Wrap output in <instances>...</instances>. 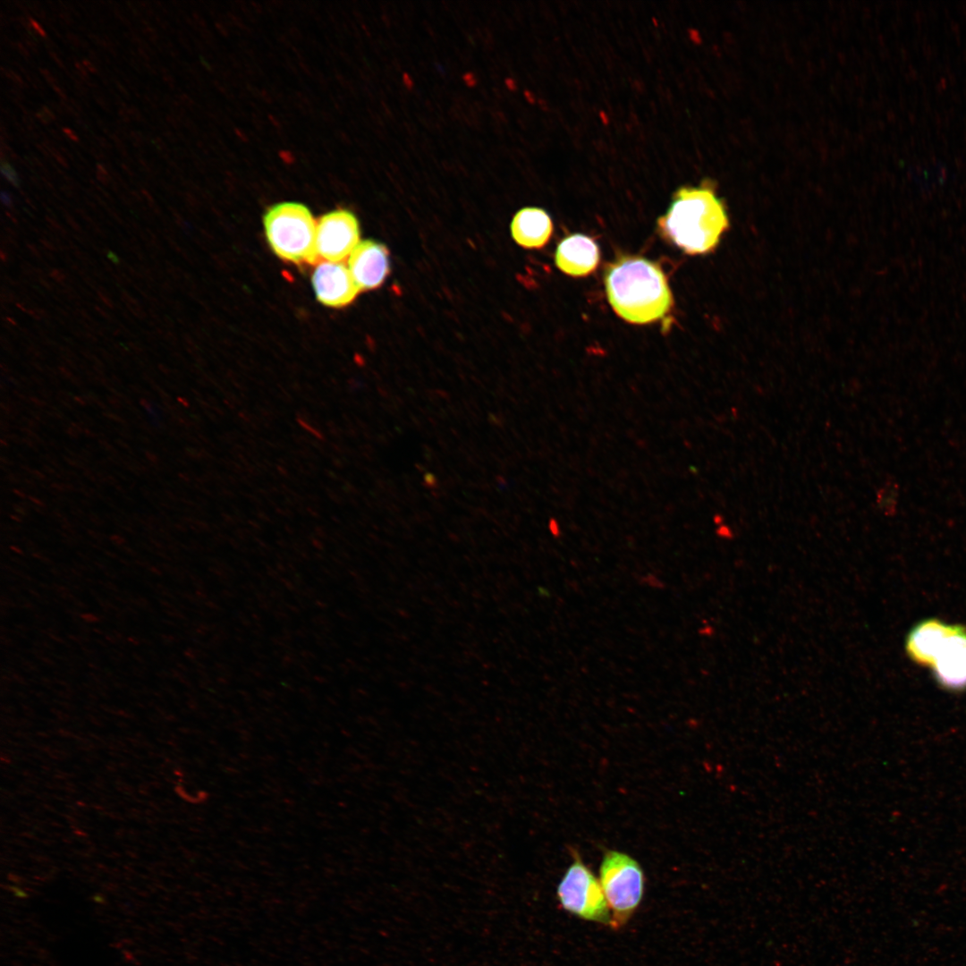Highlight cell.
<instances>
[{"label": "cell", "mask_w": 966, "mask_h": 966, "mask_svg": "<svg viewBox=\"0 0 966 966\" xmlns=\"http://www.w3.org/2000/svg\"><path fill=\"white\" fill-rule=\"evenodd\" d=\"M605 286L613 309L624 320L648 324L664 318L673 297L660 267L646 258L623 256L610 264Z\"/></svg>", "instance_id": "obj_1"}, {"label": "cell", "mask_w": 966, "mask_h": 966, "mask_svg": "<svg viewBox=\"0 0 966 966\" xmlns=\"http://www.w3.org/2000/svg\"><path fill=\"white\" fill-rule=\"evenodd\" d=\"M660 233L685 253L714 250L729 228L725 208L708 186L682 187L657 221Z\"/></svg>", "instance_id": "obj_2"}, {"label": "cell", "mask_w": 966, "mask_h": 966, "mask_svg": "<svg viewBox=\"0 0 966 966\" xmlns=\"http://www.w3.org/2000/svg\"><path fill=\"white\" fill-rule=\"evenodd\" d=\"M267 242L282 259L317 265L320 258L316 246L317 224L309 209L299 202H281L271 206L263 218Z\"/></svg>", "instance_id": "obj_3"}, {"label": "cell", "mask_w": 966, "mask_h": 966, "mask_svg": "<svg viewBox=\"0 0 966 966\" xmlns=\"http://www.w3.org/2000/svg\"><path fill=\"white\" fill-rule=\"evenodd\" d=\"M599 882L611 912V928L624 927L641 903L645 876L637 860L626 853L606 851L599 868Z\"/></svg>", "instance_id": "obj_4"}, {"label": "cell", "mask_w": 966, "mask_h": 966, "mask_svg": "<svg viewBox=\"0 0 966 966\" xmlns=\"http://www.w3.org/2000/svg\"><path fill=\"white\" fill-rule=\"evenodd\" d=\"M556 895L561 907L570 914L611 926V912L600 882L578 854L558 884Z\"/></svg>", "instance_id": "obj_5"}, {"label": "cell", "mask_w": 966, "mask_h": 966, "mask_svg": "<svg viewBox=\"0 0 966 966\" xmlns=\"http://www.w3.org/2000/svg\"><path fill=\"white\" fill-rule=\"evenodd\" d=\"M356 216L346 209L331 211L317 223L316 246L319 258L342 262L359 243Z\"/></svg>", "instance_id": "obj_6"}, {"label": "cell", "mask_w": 966, "mask_h": 966, "mask_svg": "<svg viewBox=\"0 0 966 966\" xmlns=\"http://www.w3.org/2000/svg\"><path fill=\"white\" fill-rule=\"evenodd\" d=\"M930 667L944 687L951 690L966 688V629L951 625Z\"/></svg>", "instance_id": "obj_7"}, {"label": "cell", "mask_w": 966, "mask_h": 966, "mask_svg": "<svg viewBox=\"0 0 966 966\" xmlns=\"http://www.w3.org/2000/svg\"><path fill=\"white\" fill-rule=\"evenodd\" d=\"M311 282L317 299L328 307L347 306L360 292L349 268L342 262L318 263Z\"/></svg>", "instance_id": "obj_8"}, {"label": "cell", "mask_w": 966, "mask_h": 966, "mask_svg": "<svg viewBox=\"0 0 966 966\" xmlns=\"http://www.w3.org/2000/svg\"><path fill=\"white\" fill-rule=\"evenodd\" d=\"M348 268L360 291L377 288L390 271L388 250L371 240L359 242L349 257Z\"/></svg>", "instance_id": "obj_9"}, {"label": "cell", "mask_w": 966, "mask_h": 966, "mask_svg": "<svg viewBox=\"0 0 966 966\" xmlns=\"http://www.w3.org/2000/svg\"><path fill=\"white\" fill-rule=\"evenodd\" d=\"M599 256V249L591 238L576 233L559 243L555 261L564 273L572 276H584L597 267Z\"/></svg>", "instance_id": "obj_10"}, {"label": "cell", "mask_w": 966, "mask_h": 966, "mask_svg": "<svg viewBox=\"0 0 966 966\" xmlns=\"http://www.w3.org/2000/svg\"><path fill=\"white\" fill-rule=\"evenodd\" d=\"M552 222L547 213L538 208H524L513 218L511 232L515 242L528 249L541 248L552 233Z\"/></svg>", "instance_id": "obj_11"}, {"label": "cell", "mask_w": 966, "mask_h": 966, "mask_svg": "<svg viewBox=\"0 0 966 966\" xmlns=\"http://www.w3.org/2000/svg\"><path fill=\"white\" fill-rule=\"evenodd\" d=\"M951 625L937 620H928L918 624L909 634L906 650L916 663L930 666L937 648L947 635Z\"/></svg>", "instance_id": "obj_12"}, {"label": "cell", "mask_w": 966, "mask_h": 966, "mask_svg": "<svg viewBox=\"0 0 966 966\" xmlns=\"http://www.w3.org/2000/svg\"><path fill=\"white\" fill-rule=\"evenodd\" d=\"M896 494H897V491L894 488V485H889V484L887 485L886 484V486H884V487L879 490L878 495H877V503L878 507L881 508L882 510H887V508H894L895 506V504L891 503L889 500L895 503L896 502V500H895Z\"/></svg>", "instance_id": "obj_13"}, {"label": "cell", "mask_w": 966, "mask_h": 966, "mask_svg": "<svg viewBox=\"0 0 966 966\" xmlns=\"http://www.w3.org/2000/svg\"><path fill=\"white\" fill-rule=\"evenodd\" d=\"M1 173L3 176L14 187H19L21 181L13 167L4 160L1 161Z\"/></svg>", "instance_id": "obj_14"}, {"label": "cell", "mask_w": 966, "mask_h": 966, "mask_svg": "<svg viewBox=\"0 0 966 966\" xmlns=\"http://www.w3.org/2000/svg\"><path fill=\"white\" fill-rule=\"evenodd\" d=\"M37 117L42 121V123H47L55 119L54 114L47 107L43 106L38 113Z\"/></svg>", "instance_id": "obj_15"}, {"label": "cell", "mask_w": 966, "mask_h": 966, "mask_svg": "<svg viewBox=\"0 0 966 966\" xmlns=\"http://www.w3.org/2000/svg\"><path fill=\"white\" fill-rule=\"evenodd\" d=\"M97 175L99 181H101L103 183L108 182L109 175L106 168L102 165L97 164Z\"/></svg>", "instance_id": "obj_16"}, {"label": "cell", "mask_w": 966, "mask_h": 966, "mask_svg": "<svg viewBox=\"0 0 966 966\" xmlns=\"http://www.w3.org/2000/svg\"><path fill=\"white\" fill-rule=\"evenodd\" d=\"M548 529H549V531L551 532L552 535H554L555 537L560 535L559 523L557 522V521L555 519L551 518L549 520V521H548Z\"/></svg>", "instance_id": "obj_17"}, {"label": "cell", "mask_w": 966, "mask_h": 966, "mask_svg": "<svg viewBox=\"0 0 966 966\" xmlns=\"http://www.w3.org/2000/svg\"><path fill=\"white\" fill-rule=\"evenodd\" d=\"M0 196H1L2 203L5 207H7V208H12L13 207L12 198H11V196H10V194L8 192L3 191H1Z\"/></svg>", "instance_id": "obj_18"}, {"label": "cell", "mask_w": 966, "mask_h": 966, "mask_svg": "<svg viewBox=\"0 0 966 966\" xmlns=\"http://www.w3.org/2000/svg\"><path fill=\"white\" fill-rule=\"evenodd\" d=\"M29 20H30V26L36 30V32L38 35H40L41 37H45L46 32L42 29V27L38 24V22L36 21L35 20H33L32 18H29Z\"/></svg>", "instance_id": "obj_19"}, {"label": "cell", "mask_w": 966, "mask_h": 966, "mask_svg": "<svg viewBox=\"0 0 966 966\" xmlns=\"http://www.w3.org/2000/svg\"><path fill=\"white\" fill-rule=\"evenodd\" d=\"M424 480H425V482H426V483H427V484H428V486H431V487H432V486H435V485H436V479H435V477H434V476H433L432 474H430V473H428V474H426V475H425V477H424Z\"/></svg>", "instance_id": "obj_20"}, {"label": "cell", "mask_w": 966, "mask_h": 966, "mask_svg": "<svg viewBox=\"0 0 966 966\" xmlns=\"http://www.w3.org/2000/svg\"><path fill=\"white\" fill-rule=\"evenodd\" d=\"M64 132L72 140L77 141L79 139L75 132L69 128H64Z\"/></svg>", "instance_id": "obj_21"}, {"label": "cell", "mask_w": 966, "mask_h": 966, "mask_svg": "<svg viewBox=\"0 0 966 966\" xmlns=\"http://www.w3.org/2000/svg\"><path fill=\"white\" fill-rule=\"evenodd\" d=\"M82 63H83V66L86 68L87 71L91 72H96V68H95L94 64H92L89 60H83Z\"/></svg>", "instance_id": "obj_22"}, {"label": "cell", "mask_w": 966, "mask_h": 966, "mask_svg": "<svg viewBox=\"0 0 966 966\" xmlns=\"http://www.w3.org/2000/svg\"><path fill=\"white\" fill-rule=\"evenodd\" d=\"M108 258H110V259H111V260H112L113 262H115V263H118V262H119V259L117 258V257H116L115 255H114V254H113L112 252H109V253H108Z\"/></svg>", "instance_id": "obj_23"}]
</instances>
